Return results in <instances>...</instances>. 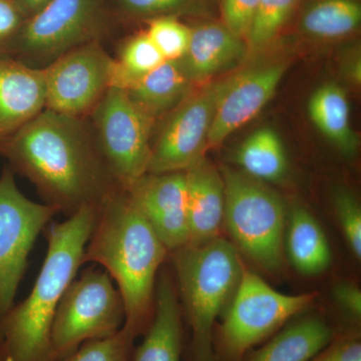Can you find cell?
Returning a JSON list of instances; mask_svg holds the SVG:
<instances>
[{
  "label": "cell",
  "instance_id": "6da1fadb",
  "mask_svg": "<svg viewBox=\"0 0 361 361\" xmlns=\"http://www.w3.org/2000/svg\"><path fill=\"white\" fill-rule=\"evenodd\" d=\"M0 155L66 218L85 207L99 209L121 188L84 118L44 109L0 145Z\"/></svg>",
  "mask_w": 361,
  "mask_h": 361
},
{
  "label": "cell",
  "instance_id": "7a4b0ae2",
  "mask_svg": "<svg viewBox=\"0 0 361 361\" xmlns=\"http://www.w3.org/2000/svg\"><path fill=\"white\" fill-rule=\"evenodd\" d=\"M169 255L127 192L114 191L97 211L82 262L103 266L116 282L125 306L123 327L135 341L153 320L157 279Z\"/></svg>",
  "mask_w": 361,
  "mask_h": 361
},
{
  "label": "cell",
  "instance_id": "3957f363",
  "mask_svg": "<svg viewBox=\"0 0 361 361\" xmlns=\"http://www.w3.org/2000/svg\"><path fill=\"white\" fill-rule=\"evenodd\" d=\"M99 209L85 207L44 230L47 251L32 291L0 323V361H59L51 326L61 297L84 265L85 246Z\"/></svg>",
  "mask_w": 361,
  "mask_h": 361
},
{
  "label": "cell",
  "instance_id": "277c9868",
  "mask_svg": "<svg viewBox=\"0 0 361 361\" xmlns=\"http://www.w3.org/2000/svg\"><path fill=\"white\" fill-rule=\"evenodd\" d=\"M175 284L191 327L192 361H218L213 329L238 288L244 267L241 253L222 237L170 253Z\"/></svg>",
  "mask_w": 361,
  "mask_h": 361
},
{
  "label": "cell",
  "instance_id": "5b68a950",
  "mask_svg": "<svg viewBox=\"0 0 361 361\" xmlns=\"http://www.w3.org/2000/svg\"><path fill=\"white\" fill-rule=\"evenodd\" d=\"M224 223L232 243L259 268L277 273L284 262L283 202L263 182L225 168Z\"/></svg>",
  "mask_w": 361,
  "mask_h": 361
},
{
  "label": "cell",
  "instance_id": "8992f818",
  "mask_svg": "<svg viewBox=\"0 0 361 361\" xmlns=\"http://www.w3.org/2000/svg\"><path fill=\"white\" fill-rule=\"evenodd\" d=\"M315 294L288 295L275 290L265 280L244 269L236 293L217 330V360L241 361L254 346L305 310Z\"/></svg>",
  "mask_w": 361,
  "mask_h": 361
},
{
  "label": "cell",
  "instance_id": "52a82bcc",
  "mask_svg": "<svg viewBox=\"0 0 361 361\" xmlns=\"http://www.w3.org/2000/svg\"><path fill=\"white\" fill-rule=\"evenodd\" d=\"M125 306L109 273L85 268L61 297L51 326V346L59 361L82 343L106 338L125 324Z\"/></svg>",
  "mask_w": 361,
  "mask_h": 361
},
{
  "label": "cell",
  "instance_id": "ba28073f",
  "mask_svg": "<svg viewBox=\"0 0 361 361\" xmlns=\"http://www.w3.org/2000/svg\"><path fill=\"white\" fill-rule=\"evenodd\" d=\"M90 114L99 153L118 186L126 189L148 172L154 118L125 90L115 87L104 92Z\"/></svg>",
  "mask_w": 361,
  "mask_h": 361
},
{
  "label": "cell",
  "instance_id": "9c48e42d",
  "mask_svg": "<svg viewBox=\"0 0 361 361\" xmlns=\"http://www.w3.org/2000/svg\"><path fill=\"white\" fill-rule=\"evenodd\" d=\"M58 211L26 198L14 172L4 166L0 175V323L14 305L37 237Z\"/></svg>",
  "mask_w": 361,
  "mask_h": 361
},
{
  "label": "cell",
  "instance_id": "30bf717a",
  "mask_svg": "<svg viewBox=\"0 0 361 361\" xmlns=\"http://www.w3.org/2000/svg\"><path fill=\"white\" fill-rule=\"evenodd\" d=\"M235 75L187 97L169 116L155 144L152 145L149 174L185 172L204 158L207 139L221 99Z\"/></svg>",
  "mask_w": 361,
  "mask_h": 361
},
{
  "label": "cell",
  "instance_id": "8fae6325",
  "mask_svg": "<svg viewBox=\"0 0 361 361\" xmlns=\"http://www.w3.org/2000/svg\"><path fill=\"white\" fill-rule=\"evenodd\" d=\"M101 13L102 0H51L25 20L16 39V51L32 63L49 65L94 40Z\"/></svg>",
  "mask_w": 361,
  "mask_h": 361
},
{
  "label": "cell",
  "instance_id": "7c38bea8",
  "mask_svg": "<svg viewBox=\"0 0 361 361\" xmlns=\"http://www.w3.org/2000/svg\"><path fill=\"white\" fill-rule=\"evenodd\" d=\"M114 61L97 42H87L44 66L45 109L84 118L110 89Z\"/></svg>",
  "mask_w": 361,
  "mask_h": 361
},
{
  "label": "cell",
  "instance_id": "4fadbf2b",
  "mask_svg": "<svg viewBox=\"0 0 361 361\" xmlns=\"http://www.w3.org/2000/svg\"><path fill=\"white\" fill-rule=\"evenodd\" d=\"M123 190L148 220L169 253L188 245L186 173H147Z\"/></svg>",
  "mask_w": 361,
  "mask_h": 361
},
{
  "label": "cell",
  "instance_id": "5bb4252c",
  "mask_svg": "<svg viewBox=\"0 0 361 361\" xmlns=\"http://www.w3.org/2000/svg\"><path fill=\"white\" fill-rule=\"evenodd\" d=\"M287 66L272 63L235 75L221 99L207 139V149L215 148L256 116L276 92Z\"/></svg>",
  "mask_w": 361,
  "mask_h": 361
},
{
  "label": "cell",
  "instance_id": "9a60e30c",
  "mask_svg": "<svg viewBox=\"0 0 361 361\" xmlns=\"http://www.w3.org/2000/svg\"><path fill=\"white\" fill-rule=\"evenodd\" d=\"M44 68L0 52V145L45 109Z\"/></svg>",
  "mask_w": 361,
  "mask_h": 361
},
{
  "label": "cell",
  "instance_id": "2e32d148",
  "mask_svg": "<svg viewBox=\"0 0 361 361\" xmlns=\"http://www.w3.org/2000/svg\"><path fill=\"white\" fill-rule=\"evenodd\" d=\"M182 307L174 275L161 269L157 279L155 310L148 331L134 348L132 361H182Z\"/></svg>",
  "mask_w": 361,
  "mask_h": 361
},
{
  "label": "cell",
  "instance_id": "e0dca14e",
  "mask_svg": "<svg viewBox=\"0 0 361 361\" xmlns=\"http://www.w3.org/2000/svg\"><path fill=\"white\" fill-rule=\"evenodd\" d=\"M185 173L189 220L187 246H200L220 237L224 223V180L219 171L204 158Z\"/></svg>",
  "mask_w": 361,
  "mask_h": 361
},
{
  "label": "cell",
  "instance_id": "ac0fdd59",
  "mask_svg": "<svg viewBox=\"0 0 361 361\" xmlns=\"http://www.w3.org/2000/svg\"><path fill=\"white\" fill-rule=\"evenodd\" d=\"M242 39L225 25H206L191 30L189 47L179 59L191 82L227 70L245 56Z\"/></svg>",
  "mask_w": 361,
  "mask_h": 361
},
{
  "label": "cell",
  "instance_id": "d6986e66",
  "mask_svg": "<svg viewBox=\"0 0 361 361\" xmlns=\"http://www.w3.org/2000/svg\"><path fill=\"white\" fill-rule=\"evenodd\" d=\"M191 82L180 61H166L125 90L144 113L155 120L187 99Z\"/></svg>",
  "mask_w": 361,
  "mask_h": 361
},
{
  "label": "cell",
  "instance_id": "ffe728a7",
  "mask_svg": "<svg viewBox=\"0 0 361 361\" xmlns=\"http://www.w3.org/2000/svg\"><path fill=\"white\" fill-rule=\"evenodd\" d=\"M334 331L317 316H307L285 327L248 361H310L326 348Z\"/></svg>",
  "mask_w": 361,
  "mask_h": 361
},
{
  "label": "cell",
  "instance_id": "44dd1931",
  "mask_svg": "<svg viewBox=\"0 0 361 361\" xmlns=\"http://www.w3.org/2000/svg\"><path fill=\"white\" fill-rule=\"evenodd\" d=\"M286 247L292 265L305 276L320 274L331 264L332 253L326 236L303 207L295 206L289 214Z\"/></svg>",
  "mask_w": 361,
  "mask_h": 361
},
{
  "label": "cell",
  "instance_id": "7402d4cb",
  "mask_svg": "<svg viewBox=\"0 0 361 361\" xmlns=\"http://www.w3.org/2000/svg\"><path fill=\"white\" fill-rule=\"evenodd\" d=\"M308 111L311 120L323 135L342 153L353 155L357 148V137L350 125L348 96L339 85L327 84L311 97Z\"/></svg>",
  "mask_w": 361,
  "mask_h": 361
},
{
  "label": "cell",
  "instance_id": "603a6c76",
  "mask_svg": "<svg viewBox=\"0 0 361 361\" xmlns=\"http://www.w3.org/2000/svg\"><path fill=\"white\" fill-rule=\"evenodd\" d=\"M242 172L261 182H278L287 172V158L277 133L258 130L242 144L237 155Z\"/></svg>",
  "mask_w": 361,
  "mask_h": 361
},
{
  "label": "cell",
  "instance_id": "cb8c5ba5",
  "mask_svg": "<svg viewBox=\"0 0 361 361\" xmlns=\"http://www.w3.org/2000/svg\"><path fill=\"white\" fill-rule=\"evenodd\" d=\"M361 7L355 0H322L304 13V32L319 39H337L360 25Z\"/></svg>",
  "mask_w": 361,
  "mask_h": 361
},
{
  "label": "cell",
  "instance_id": "d4e9b609",
  "mask_svg": "<svg viewBox=\"0 0 361 361\" xmlns=\"http://www.w3.org/2000/svg\"><path fill=\"white\" fill-rule=\"evenodd\" d=\"M166 61L147 33L128 40L114 61L111 87L126 90L137 78L147 75Z\"/></svg>",
  "mask_w": 361,
  "mask_h": 361
},
{
  "label": "cell",
  "instance_id": "484cf974",
  "mask_svg": "<svg viewBox=\"0 0 361 361\" xmlns=\"http://www.w3.org/2000/svg\"><path fill=\"white\" fill-rule=\"evenodd\" d=\"M297 0H260L247 39L254 49L267 44L288 20Z\"/></svg>",
  "mask_w": 361,
  "mask_h": 361
},
{
  "label": "cell",
  "instance_id": "4316f807",
  "mask_svg": "<svg viewBox=\"0 0 361 361\" xmlns=\"http://www.w3.org/2000/svg\"><path fill=\"white\" fill-rule=\"evenodd\" d=\"M135 339L127 330L103 339L85 342L63 361H132Z\"/></svg>",
  "mask_w": 361,
  "mask_h": 361
},
{
  "label": "cell",
  "instance_id": "83f0119b",
  "mask_svg": "<svg viewBox=\"0 0 361 361\" xmlns=\"http://www.w3.org/2000/svg\"><path fill=\"white\" fill-rule=\"evenodd\" d=\"M146 33L166 61H179L189 47L191 30L169 16L154 18Z\"/></svg>",
  "mask_w": 361,
  "mask_h": 361
},
{
  "label": "cell",
  "instance_id": "f1b7e54d",
  "mask_svg": "<svg viewBox=\"0 0 361 361\" xmlns=\"http://www.w3.org/2000/svg\"><path fill=\"white\" fill-rule=\"evenodd\" d=\"M334 205L337 218L351 251L361 257V210L355 196L348 190L341 189L336 194Z\"/></svg>",
  "mask_w": 361,
  "mask_h": 361
},
{
  "label": "cell",
  "instance_id": "f546056e",
  "mask_svg": "<svg viewBox=\"0 0 361 361\" xmlns=\"http://www.w3.org/2000/svg\"><path fill=\"white\" fill-rule=\"evenodd\" d=\"M260 0H222L225 26L236 37L248 35Z\"/></svg>",
  "mask_w": 361,
  "mask_h": 361
},
{
  "label": "cell",
  "instance_id": "4dcf8cb0",
  "mask_svg": "<svg viewBox=\"0 0 361 361\" xmlns=\"http://www.w3.org/2000/svg\"><path fill=\"white\" fill-rule=\"evenodd\" d=\"M123 11L135 16H169L182 11L192 0H118Z\"/></svg>",
  "mask_w": 361,
  "mask_h": 361
},
{
  "label": "cell",
  "instance_id": "1f68e13d",
  "mask_svg": "<svg viewBox=\"0 0 361 361\" xmlns=\"http://www.w3.org/2000/svg\"><path fill=\"white\" fill-rule=\"evenodd\" d=\"M25 16L13 0H0V52L9 54L11 42L16 40Z\"/></svg>",
  "mask_w": 361,
  "mask_h": 361
},
{
  "label": "cell",
  "instance_id": "d6a6232c",
  "mask_svg": "<svg viewBox=\"0 0 361 361\" xmlns=\"http://www.w3.org/2000/svg\"><path fill=\"white\" fill-rule=\"evenodd\" d=\"M310 361H361V343L357 337H345L330 343Z\"/></svg>",
  "mask_w": 361,
  "mask_h": 361
},
{
  "label": "cell",
  "instance_id": "836d02e7",
  "mask_svg": "<svg viewBox=\"0 0 361 361\" xmlns=\"http://www.w3.org/2000/svg\"><path fill=\"white\" fill-rule=\"evenodd\" d=\"M334 299L342 310L355 318L361 315V292L353 284L341 283L334 289Z\"/></svg>",
  "mask_w": 361,
  "mask_h": 361
},
{
  "label": "cell",
  "instance_id": "e575fe53",
  "mask_svg": "<svg viewBox=\"0 0 361 361\" xmlns=\"http://www.w3.org/2000/svg\"><path fill=\"white\" fill-rule=\"evenodd\" d=\"M51 1V0H13L14 4L20 9L26 20L39 13Z\"/></svg>",
  "mask_w": 361,
  "mask_h": 361
}]
</instances>
